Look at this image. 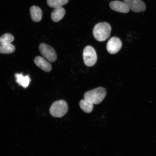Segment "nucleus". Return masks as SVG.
Masks as SVG:
<instances>
[{"instance_id": "1", "label": "nucleus", "mask_w": 156, "mask_h": 156, "mask_svg": "<svg viewBox=\"0 0 156 156\" xmlns=\"http://www.w3.org/2000/svg\"><path fill=\"white\" fill-rule=\"evenodd\" d=\"M112 27L106 22L98 23L93 30V34L95 40L99 42L106 41L110 36Z\"/></svg>"}, {"instance_id": "2", "label": "nucleus", "mask_w": 156, "mask_h": 156, "mask_svg": "<svg viewBox=\"0 0 156 156\" xmlns=\"http://www.w3.org/2000/svg\"><path fill=\"white\" fill-rule=\"evenodd\" d=\"M106 90L104 88L98 87L86 92L84 95V98L93 105H98L102 102L106 96Z\"/></svg>"}, {"instance_id": "3", "label": "nucleus", "mask_w": 156, "mask_h": 156, "mask_svg": "<svg viewBox=\"0 0 156 156\" xmlns=\"http://www.w3.org/2000/svg\"><path fill=\"white\" fill-rule=\"evenodd\" d=\"M68 106L66 101L60 100L53 103L50 109V112L52 116L61 118L67 113Z\"/></svg>"}, {"instance_id": "4", "label": "nucleus", "mask_w": 156, "mask_h": 156, "mask_svg": "<svg viewBox=\"0 0 156 156\" xmlns=\"http://www.w3.org/2000/svg\"><path fill=\"white\" fill-rule=\"evenodd\" d=\"M83 58L84 63L87 67H92L94 65L97 60L94 49L90 46L86 47L83 51Z\"/></svg>"}, {"instance_id": "5", "label": "nucleus", "mask_w": 156, "mask_h": 156, "mask_svg": "<svg viewBox=\"0 0 156 156\" xmlns=\"http://www.w3.org/2000/svg\"><path fill=\"white\" fill-rule=\"evenodd\" d=\"M39 50L42 55L48 61L54 62L57 59V54L55 51L51 46L42 43L39 46Z\"/></svg>"}, {"instance_id": "6", "label": "nucleus", "mask_w": 156, "mask_h": 156, "mask_svg": "<svg viewBox=\"0 0 156 156\" xmlns=\"http://www.w3.org/2000/svg\"><path fill=\"white\" fill-rule=\"evenodd\" d=\"M122 44L120 38L112 37L108 41L107 44V49L109 53L114 54L118 52L122 48Z\"/></svg>"}, {"instance_id": "7", "label": "nucleus", "mask_w": 156, "mask_h": 156, "mask_svg": "<svg viewBox=\"0 0 156 156\" xmlns=\"http://www.w3.org/2000/svg\"><path fill=\"white\" fill-rule=\"evenodd\" d=\"M123 2L134 12L139 13L146 10V5L142 0H123Z\"/></svg>"}, {"instance_id": "8", "label": "nucleus", "mask_w": 156, "mask_h": 156, "mask_svg": "<svg viewBox=\"0 0 156 156\" xmlns=\"http://www.w3.org/2000/svg\"><path fill=\"white\" fill-rule=\"evenodd\" d=\"M110 8L113 11L120 13H127L129 12L130 9L128 5L124 2L115 1L110 2Z\"/></svg>"}, {"instance_id": "9", "label": "nucleus", "mask_w": 156, "mask_h": 156, "mask_svg": "<svg viewBox=\"0 0 156 156\" xmlns=\"http://www.w3.org/2000/svg\"><path fill=\"white\" fill-rule=\"evenodd\" d=\"M34 63L38 67L46 72L51 71L52 66L50 63L41 56H37L34 59Z\"/></svg>"}, {"instance_id": "10", "label": "nucleus", "mask_w": 156, "mask_h": 156, "mask_svg": "<svg viewBox=\"0 0 156 156\" xmlns=\"http://www.w3.org/2000/svg\"><path fill=\"white\" fill-rule=\"evenodd\" d=\"M31 19L35 22H39L41 20L42 17V11L40 7L34 5L30 8Z\"/></svg>"}, {"instance_id": "11", "label": "nucleus", "mask_w": 156, "mask_h": 156, "mask_svg": "<svg viewBox=\"0 0 156 156\" xmlns=\"http://www.w3.org/2000/svg\"><path fill=\"white\" fill-rule=\"evenodd\" d=\"M66 13L65 9L60 7L54 9L51 13V18L55 22H58L63 18Z\"/></svg>"}, {"instance_id": "12", "label": "nucleus", "mask_w": 156, "mask_h": 156, "mask_svg": "<svg viewBox=\"0 0 156 156\" xmlns=\"http://www.w3.org/2000/svg\"><path fill=\"white\" fill-rule=\"evenodd\" d=\"M16 82L19 85L26 88L29 86L31 79L28 75L24 76L22 73H16L15 75Z\"/></svg>"}, {"instance_id": "13", "label": "nucleus", "mask_w": 156, "mask_h": 156, "mask_svg": "<svg viewBox=\"0 0 156 156\" xmlns=\"http://www.w3.org/2000/svg\"><path fill=\"white\" fill-rule=\"evenodd\" d=\"M80 106L84 112L90 113L92 112L93 109V104L86 99H82L80 102Z\"/></svg>"}, {"instance_id": "14", "label": "nucleus", "mask_w": 156, "mask_h": 156, "mask_svg": "<svg viewBox=\"0 0 156 156\" xmlns=\"http://www.w3.org/2000/svg\"><path fill=\"white\" fill-rule=\"evenodd\" d=\"M69 0H47V3L49 7L55 9L62 7L67 4Z\"/></svg>"}, {"instance_id": "15", "label": "nucleus", "mask_w": 156, "mask_h": 156, "mask_svg": "<svg viewBox=\"0 0 156 156\" xmlns=\"http://www.w3.org/2000/svg\"><path fill=\"white\" fill-rule=\"evenodd\" d=\"M15 47L11 44H8L0 45V53L2 54H9L14 52Z\"/></svg>"}, {"instance_id": "16", "label": "nucleus", "mask_w": 156, "mask_h": 156, "mask_svg": "<svg viewBox=\"0 0 156 156\" xmlns=\"http://www.w3.org/2000/svg\"><path fill=\"white\" fill-rule=\"evenodd\" d=\"M14 41V37L10 34H4L0 37V45L11 44Z\"/></svg>"}]
</instances>
